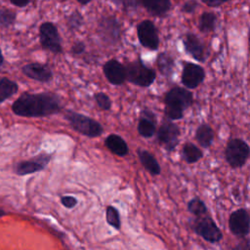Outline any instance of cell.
Wrapping results in <instances>:
<instances>
[{
  "label": "cell",
  "instance_id": "b9f144b4",
  "mask_svg": "<svg viewBox=\"0 0 250 250\" xmlns=\"http://www.w3.org/2000/svg\"><path fill=\"white\" fill-rule=\"evenodd\" d=\"M114 1H120V0H114Z\"/></svg>",
  "mask_w": 250,
  "mask_h": 250
},
{
  "label": "cell",
  "instance_id": "603a6c76",
  "mask_svg": "<svg viewBox=\"0 0 250 250\" xmlns=\"http://www.w3.org/2000/svg\"><path fill=\"white\" fill-rule=\"evenodd\" d=\"M182 156L188 163H195L202 158V150L192 143H187L182 147Z\"/></svg>",
  "mask_w": 250,
  "mask_h": 250
},
{
  "label": "cell",
  "instance_id": "ba28073f",
  "mask_svg": "<svg viewBox=\"0 0 250 250\" xmlns=\"http://www.w3.org/2000/svg\"><path fill=\"white\" fill-rule=\"evenodd\" d=\"M39 39L41 46L52 53L62 52V39L57 26L50 21H45L39 26Z\"/></svg>",
  "mask_w": 250,
  "mask_h": 250
},
{
  "label": "cell",
  "instance_id": "ffe728a7",
  "mask_svg": "<svg viewBox=\"0 0 250 250\" xmlns=\"http://www.w3.org/2000/svg\"><path fill=\"white\" fill-rule=\"evenodd\" d=\"M137 154L139 156V159L142 163V165L153 176H157L161 173V168L160 165L158 163V161L156 160V158L154 157L153 154H151L149 151L139 148L137 150Z\"/></svg>",
  "mask_w": 250,
  "mask_h": 250
},
{
  "label": "cell",
  "instance_id": "52a82bcc",
  "mask_svg": "<svg viewBox=\"0 0 250 250\" xmlns=\"http://www.w3.org/2000/svg\"><path fill=\"white\" fill-rule=\"evenodd\" d=\"M97 30L100 38L108 45H115L121 39V24L114 16L103 17Z\"/></svg>",
  "mask_w": 250,
  "mask_h": 250
},
{
  "label": "cell",
  "instance_id": "60d3db41",
  "mask_svg": "<svg viewBox=\"0 0 250 250\" xmlns=\"http://www.w3.org/2000/svg\"><path fill=\"white\" fill-rule=\"evenodd\" d=\"M249 15H250V9H249Z\"/></svg>",
  "mask_w": 250,
  "mask_h": 250
},
{
  "label": "cell",
  "instance_id": "277c9868",
  "mask_svg": "<svg viewBox=\"0 0 250 250\" xmlns=\"http://www.w3.org/2000/svg\"><path fill=\"white\" fill-rule=\"evenodd\" d=\"M65 118L75 131L87 137L96 138L104 132L102 125L98 121L84 114L67 110L65 112Z\"/></svg>",
  "mask_w": 250,
  "mask_h": 250
},
{
  "label": "cell",
  "instance_id": "9a60e30c",
  "mask_svg": "<svg viewBox=\"0 0 250 250\" xmlns=\"http://www.w3.org/2000/svg\"><path fill=\"white\" fill-rule=\"evenodd\" d=\"M183 46L187 54L199 62L205 61V48L200 39L193 33L188 32L183 37Z\"/></svg>",
  "mask_w": 250,
  "mask_h": 250
},
{
  "label": "cell",
  "instance_id": "74e56055",
  "mask_svg": "<svg viewBox=\"0 0 250 250\" xmlns=\"http://www.w3.org/2000/svg\"><path fill=\"white\" fill-rule=\"evenodd\" d=\"M3 62H4V58H3V55H2V51L0 49V65H2Z\"/></svg>",
  "mask_w": 250,
  "mask_h": 250
},
{
  "label": "cell",
  "instance_id": "7402d4cb",
  "mask_svg": "<svg viewBox=\"0 0 250 250\" xmlns=\"http://www.w3.org/2000/svg\"><path fill=\"white\" fill-rule=\"evenodd\" d=\"M157 67L162 75L169 78L174 72L175 68V62L174 59L171 57L170 54L166 52H162L157 56L156 59Z\"/></svg>",
  "mask_w": 250,
  "mask_h": 250
},
{
  "label": "cell",
  "instance_id": "ac0fdd59",
  "mask_svg": "<svg viewBox=\"0 0 250 250\" xmlns=\"http://www.w3.org/2000/svg\"><path fill=\"white\" fill-rule=\"evenodd\" d=\"M137 3L156 17L165 16L171 8V0H137Z\"/></svg>",
  "mask_w": 250,
  "mask_h": 250
},
{
  "label": "cell",
  "instance_id": "d6986e66",
  "mask_svg": "<svg viewBox=\"0 0 250 250\" xmlns=\"http://www.w3.org/2000/svg\"><path fill=\"white\" fill-rule=\"evenodd\" d=\"M104 145L113 154L118 156H125L129 151L128 145L124 139L115 134L107 136L104 140Z\"/></svg>",
  "mask_w": 250,
  "mask_h": 250
},
{
  "label": "cell",
  "instance_id": "3957f363",
  "mask_svg": "<svg viewBox=\"0 0 250 250\" xmlns=\"http://www.w3.org/2000/svg\"><path fill=\"white\" fill-rule=\"evenodd\" d=\"M126 68V80L130 83L147 88L149 87L156 78V72L153 68L146 66L141 58L137 60L127 62L125 65Z\"/></svg>",
  "mask_w": 250,
  "mask_h": 250
},
{
  "label": "cell",
  "instance_id": "f35d334b",
  "mask_svg": "<svg viewBox=\"0 0 250 250\" xmlns=\"http://www.w3.org/2000/svg\"><path fill=\"white\" fill-rule=\"evenodd\" d=\"M5 215H6V212L0 209V217H2V216H5Z\"/></svg>",
  "mask_w": 250,
  "mask_h": 250
},
{
  "label": "cell",
  "instance_id": "5b68a950",
  "mask_svg": "<svg viewBox=\"0 0 250 250\" xmlns=\"http://www.w3.org/2000/svg\"><path fill=\"white\" fill-rule=\"evenodd\" d=\"M250 155L249 146L238 138L230 139L225 148V158L231 168L244 166Z\"/></svg>",
  "mask_w": 250,
  "mask_h": 250
},
{
  "label": "cell",
  "instance_id": "30bf717a",
  "mask_svg": "<svg viewBox=\"0 0 250 250\" xmlns=\"http://www.w3.org/2000/svg\"><path fill=\"white\" fill-rule=\"evenodd\" d=\"M137 35L141 45L148 50L156 51L159 47V36L154 23L149 20L141 21L137 26Z\"/></svg>",
  "mask_w": 250,
  "mask_h": 250
},
{
  "label": "cell",
  "instance_id": "1f68e13d",
  "mask_svg": "<svg viewBox=\"0 0 250 250\" xmlns=\"http://www.w3.org/2000/svg\"><path fill=\"white\" fill-rule=\"evenodd\" d=\"M61 202L66 208H73L77 204V199L73 196H62Z\"/></svg>",
  "mask_w": 250,
  "mask_h": 250
},
{
  "label": "cell",
  "instance_id": "8d00e7d4",
  "mask_svg": "<svg viewBox=\"0 0 250 250\" xmlns=\"http://www.w3.org/2000/svg\"><path fill=\"white\" fill-rule=\"evenodd\" d=\"M76 1H77L79 4H81V5L84 6V5H87L88 3H90L92 0H76Z\"/></svg>",
  "mask_w": 250,
  "mask_h": 250
},
{
  "label": "cell",
  "instance_id": "9c48e42d",
  "mask_svg": "<svg viewBox=\"0 0 250 250\" xmlns=\"http://www.w3.org/2000/svg\"><path fill=\"white\" fill-rule=\"evenodd\" d=\"M157 141L167 151H173L179 144L180 128L171 120H163L157 130Z\"/></svg>",
  "mask_w": 250,
  "mask_h": 250
},
{
  "label": "cell",
  "instance_id": "2e32d148",
  "mask_svg": "<svg viewBox=\"0 0 250 250\" xmlns=\"http://www.w3.org/2000/svg\"><path fill=\"white\" fill-rule=\"evenodd\" d=\"M138 133L144 138H150L156 132V118L152 111L144 108L137 126Z\"/></svg>",
  "mask_w": 250,
  "mask_h": 250
},
{
  "label": "cell",
  "instance_id": "484cf974",
  "mask_svg": "<svg viewBox=\"0 0 250 250\" xmlns=\"http://www.w3.org/2000/svg\"><path fill=\"white\" fill-rule=\"evenodd\" d=\"M188 210L195 217H199L207 214L208 209L205 203L198 197L191 198L188 203Z\"/></svg>",
  "mask_w": 250,
  "mask_h": 250
},
{
  "label": "cell",
  "instance_id": "4fadbf2b",
  "mask_svg": "<svg viewBox=\"0 0 250 250\" xmlns=\"http://www.w3.org/2000/svg\"><path fill=\"white\" fill-rule=\"evenodd\" d=\"M51 159V155L47 153H41L29 160H23L19 162L15 167V172L17 175L25 176L28 174H33L43 170Z\"/></svg>",
  "mask_w": 250,
  "mask_h": 250
},
{
  "label": "cell",
  "instance_id": "d6a6232c",
  "mask_svg": "<svg viewBox=\"0 0 250 250\" xmlns=\"http://www.w3.org/2000/svg\"><path fill=\"white\" fill-rule=\"evenodd\" d=\"M85 44L82 41H76L71 47V53L74 55H80L85 51Z\"/></svg>",
  "mask_w": 250,
  "mask_h": 250
},
{
  "label": "cell",
  "instance_id": "4dcf8cb0",
  "mask_svg": "<svg viewBox=\"0 0 250 250\" xmlns=\"http://www.w3.org/2000/svg\"><path fill=\"white\" fill-rule=\"evenodd\" d=\"M197 7H198V2L196 0H188L183 4L181 10L184 13L191 14L197 9Z\"/></svg>",
  "mask_w": 250,
  "mask_h": 250
},
{
  "label": "cell",
  "instance_id": "f1b7e54d",
  "mask_svg": "<svg viewBox=\"0 0 250 250\" xmlns=\"http://www.w3.org/2000/svg\"><path fill=\"white\" fill-rule=\"evenodd\" d=\"M17 19V13L6 8L0 9V26L10 27L13 25Z\"/></svg>",
  "mask_w": 250,
  "mask_h": 250
},
{
  "label": "cell",
  "instance_id": "7c38bea8",
  "mask_svg": "<svg viewBox=\"0 0 250 250\" xmlns=\"http://www.w3.org/2000/svg\"><path fill=\"white\" fill-rule=\"evenodd\" d=\"M230 232L238 237H245L250 230V215L245 208L233 211L229 218Z\"/></svg>",
  "mask_w": 250,
  "mask_h": 250
},
{
  "label": "cell",
  "instance_id": "6da1fadb",
  "mask_svg": "<svg viewBox=\"0 0 250 250\" xmlns=\"http://www.w3.org/2000/svg\"><path fill=\"white\" fill-rule=\"evenodd\" d=\"M15 114L24 117H42L61 110L59 98L50 93L29 94L20 96L12 104Z\"/></svg>",
  "mask_w": 250,
  "mask_h": 250
},
{
  "label": "cell",
  "instance_id": "836d02e7",
  "mask_svg": "<svg viewBox=\"0 0 250 250\" xmlns=\"http://www.w3.org/2000/svg\"><path fill=\"white\" fill-rule=\"evenodd\" d=\"M234 250H247L250 249V240L249 239H242L240 242H238L234 247H232Z\"/></svg>",
  "mask_w": 250,
  "mask_h": 250
},
{
  "label": "cell",
  "instance_id": "8fae6325",
  "mask_svg": "<svg viewBox=\"0 0 250 250\" xmlns=\"http://www.w3.org/2000/svg\"><path fill=\"white\" fill-rule=\"evenodd\" d=\"M205 78V71L199 64L184 62L181 74L182 84L188 89L197 88Z\"/></svg>",
  "mask_w": 250,
  "mask_h": 250
},
{
  "label": "cell",
  "instance_id": "e0dca14e",
  "mask_svg": "<svg viewBox=\"0 0 250 250\" xmlns=\"http://www.w3.org/2000/svg\"><path fill=\"white\" fill-rule=\"evenodd\" d=\"M21 70L28 78L40 82H48L53 78V73L51 69L47 65L41 63L32 62L25 64L22 66Z\"/></svg>",
  "mask_w": 250,
  "mask_h": 250
},
{
  "label": "cell",
  "instance_id": "f546056e",
  "mask_svg": "<svg viewBox=\"0 0 250 250\" xmlns=\"http://www.w3.org/2000/svg\"><path fill=\"white\" fill-rule=\"evenodd\" d=\"M95 101L99 107L103 110H108L111 107V101L109 97L104 92H98L94 95Z\"/></svg>",
  "mask_w": 250,
  "mask_h": 250
},
{
  "label": "cell",
  "instance_id": "cb8c5ba5",
  "mask_svg": "<svg viewBox=\"0 0 250 250\" xmlns=\"http://www.w3.org/2000/svg\"><path fill=\"white\" fill-rule=\"evenodd\" d=\"M19 90V86L16 82L3 77L0 79V103L12 97Z\"/></svg>",
  "mask_w": 250,
  "mask_h": 250
},
{
  "label": "cell",
  "instance_id": "8992f818",
  "mask_svg": "<svg viewBox=\"0 0 250 250\" xmlns=\"http://www.w3.org/2000/svg\"><path fill=\"white\" fill-rule=\"evenodd\" d=\"M192 229L196 234L210 243H217L223 238L222 231L217 224L210 216H206V214L196 217Z\"/></svg>",
  "mask_w": 250,
  "mask_h": 250
},
{
  "label": "cell",
  "instance_id": "5bb4252c",
  "mask_svg": "<svg viewBox=\"0 0 250 250\" xmlns=\"http://www.w3.org/2000/svg\"><path fill=\"white\" fill-rule=\"evenodd\" d=\"M104 74L108 82L112 85L119 86L126 80V68L120 62L115 59L107 61L103 66Z\"/></svg>",
  "mask_w": 250,
  "mask_h": 250
},
{
  "label": "cell",
  "instance_id": "4316f807",
  "mask_svg": "<svg viewBox=\"0 0 250 250\" xmlns=\"http://www.w3.org/2000/svg\"><path fill=\"white\" fill-rule=\"evenodd\" d=\"M105 219L109 226L119 230L121 229V220L118 210L114 206H107L105 210Z\"/></svg>",
  "mask_w": 250,
  "mask_h": 250
},
{
  "label": "cell",
  "instance_id": "ab89813d",
  "mask_svg": "<svg viewBox=\"0 0 250 250\" xmlns=\"http://www.w3.org/2000/svg\"><path fill=\"white\" fill-rule=\"evenodd\" d=\"M219 1L223 4V3H225V2H229V1H230V0H219Z\"/></svg>",
  "mask_w": 250,
  "mask_h": 250
},
{
  "label": "cell",
  "instance_id": "44dd1931",
  "mask_svg": "<svg viewBox=\"0 0 250 250\" xmlns=\"http://www.w3.org/2000/svg\"><path fill=\"white\" fill-rule=\"evenodd\" d=\"M214 136L215 134L213 129L207 123H202L195 131V139L199 146L204 148H208L212 145Z\"/></svg>",
  "mask_w": 250,
  "mask_h": 250
},
{
  "label": "cell",
  "instance_id": "e575fe53",
  "mask_svg": "<svg viewBox=\"0 0 250 250\" xmlns=\"http://www.w3.org/2000/svg\"><path fill=\"white\" fill-rule=\"evenodd\" d=\"M10 2L16 6V7H19V8H23L25 6H27L31 0H10Z\"/></svg>",
  "mask_w": 250,
  "mask_h": 250
},
{
  "label": "cell",
  "instance_id": "d590c367",
  "mask_svg": "<svg viewBox=\"0 0 250 250\" xmlns=\"http://www.w3.org/2000/svg\"><path fill=\"white\" fill-rule=\"evenodd\" d=\"M201 1L209 7H219L222 5V3L219 0H201Z\"/></svg>",
  "mask_w": 250,
  "mask_h": 250
},
{
  "label": "cell",
  "instance_id": "d4e9b609",
  "mask_svg": "<svg viewBox=\"0 0 250 250\" xmlns=\"http://www.w3.org/2000/svg\"><path fill=\"white\" fill-rule=\"evenodd\" d=\"M217 17L214 13L211 12H204L198 21V28L201 32H210L215 29L216 26Z\"/></svg>",
  "mask_w": 250,
  "mask_h": 250
},
{
  "label": "cell",
  "instance_id": "83f0119b",
  "mask_svg": "<svg viewBox=\"0 0 250 250\" xmlns=\"http://www.w3.org/2000/svg\"><path fill=\"white\" fill-rule=\"evenodd\" d=\"M83 21H84L83 16L77 10H74L66 18V25H67L68 29L71 31L79 29L81 27V25L83 24Z\"/></svg>",
  "mask_w": 250,
  "mask_h": 250
},
{
  "label": "cell",
  "instance_id": "7a4b0ae2",
  "mask_svg": "<svg viewBox=\"0 0 250 250\" xmlns=\"http://www.w3.org/2000/svg\"><path fill=\"white\" fill-rule=\"evenodd\" d=\"M193 103V96L190 91L175 86L170 89L164 97V114L169 120H180L184 116V111Z\"/></svg>",
  "mask_w": 250,
  "mask_h": 250
}]
</instances>
